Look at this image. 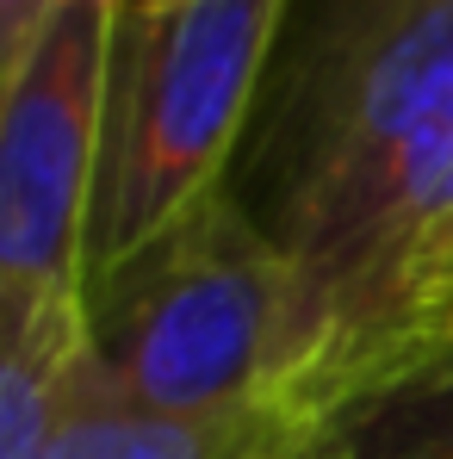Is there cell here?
<instances>
[{
	"mask_svg": "<svg viewBox=\"0 0 453 459\" xmlns=\"http://www.w3.org/2000/svg\"><path fill=\"white\" fill-rule=\"evenodd\" d=\"M292 261L224 186L87 286V367L180 422H255L280 379Z\"/></svg>",
	"mask_w": 453,
	"mask_h": 459,
	"instance_id": "6da1fadb",
	"label": "cell"
},
{
	"mask_svg": "<svg viewBox=\"0 0 453 459\" xmlns=\"http://www.w3.org/2000/svg\"><path fill=\"white\" fill-rule=\"evenodd\" d=\"M292 0H131L112 50L87 286L236 186Z\"/></svg>",
	"mask_w": 453,
	"mask_h": 459,
	"instance_id": "7a4b0ae2",
	"label": "cell"
},
{
	"mask_svg": "<svg viewBox=\"0 0 453 459\" xmlns=\"http://www.w3.org/2000/svg\"><path fill=\"white\" fill-rule=\"evenodd\" d=\"M453 106V0H292L236 193L280 230L335 174Z\"/></svg>",
	"mask_w": 453,
	"mask_h": 459,
	"instance_id": "3957f363",
	"label": "cell"
},
{
	"mask_svg": "<svg viewBox=\"0 0 453 459\" xmlns=\"http://www.w3.org/2000/svg\"><path fill=\"white\" fill-rule=\"evenodd\" d=\"M125 6L69 0L0 100V286L50 316H87V230Z\"/></svg>",
	"mask_w": 453,
	"mask_h": 459,
	"instance_id": "277c9868",
	"label": "cell"
},
{
	"mask_svg": "<svg viewBox=\"0 0 453 459\" xmlns=\"http://www.w3.org/2000/svg\"><path fill=\"white\" fill-rule=\"evenodd\" d=\"M248 459H453V379L385 385L304 422H261Z\"/></svg>",
	"mask_w": 453,
	"mask_h": 459,
	"instance_id": "5b68a950",
	"label": "cell"
},
{
	"mask_svg": "<svg viewBox=\"0 0 453 459\" xmlns=\"http://www.w3.org/2000/svg\"><path fill=\"white\" fill-rule=\"evenodd\" d=\"M255 447V422H180V416H155L144 403H131L125 391L81 367L69 379L63 416L44 459H248Z\"/></svg>",
	"mask_w": 453,
	"mask_h": 459,
	"instance_id": "8992f818",
	"label": "cell"
},
{
	"mask_svg": "<svg viewBox=\"0 0 453 459\" xmlns=\"http://www.w3.org/2000/svg\"><path fill=\"white\" fill-rule=\"evenodd\" d=\"M81 348L87 316H50L0 286V459H44Z\"/></svg>",
	"mask_w": 453,
	"mask_h": 459,
	"instance_id": "52a82bcc",
	"label": "cell"
},
{
	"mask_svg": "<svg viewBox=\"0 0 453 459\" xmlns=\"http://www.w3.org/2000/svg\"><path fill=\"white\" fill-rule=\"evenodd\" d=\"M416 379H453V273L429 292V305L416 310L373 360L348 379V391H342L335 403L367 397V391H385V385H416ZM323 410H329V403H323Z\"/></svg>",
	"mask_w": 453,
	"mask_h": 459,
	"instance_id": "ba28073f",
	"label": "cell"
},
{
	"mask_svg": "<svg viewBox=\"0 0 453 459\" xmlns=\"http://www.w3.org/2000/svg\"><path fill=\"white\" fill-rule=\"evenodd\" d=\"M63 6L69 0H0V100L13 93V81L25 75V63L50 38V25L63 19Z\"/></svg>",
	"mask_w": 453,
	"mask_h": 459,
	"instance_id": "9c48e42d",
	"label": "cell"
},
{
	"mask_svg": "<svg viewBox=\"0 0 453 459\" xmlns=\"http://www.w3.org/2000/svg\"><path fill=\"white\" fill-rule=\"evenodd\" d=\"M155 6H187V0H155Z\"/></svg>",
	"mask_w": 453,
	"mask_h": 459,
	"instance_id": "30bf717a",
	"label": "cell"
}]
</instances>
